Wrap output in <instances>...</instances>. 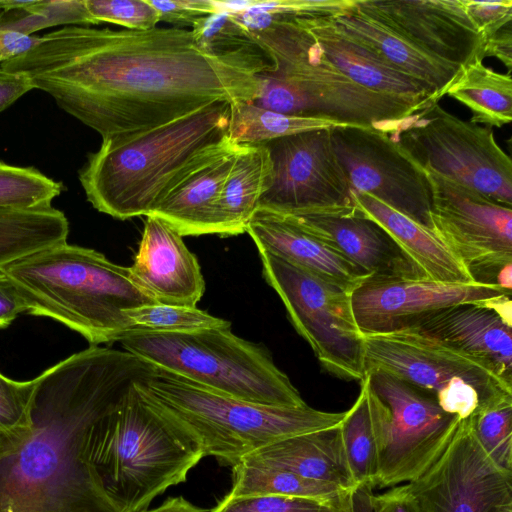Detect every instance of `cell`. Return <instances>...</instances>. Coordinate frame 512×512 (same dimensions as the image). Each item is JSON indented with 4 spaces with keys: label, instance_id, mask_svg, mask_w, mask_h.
Here are the masks:
<instances>
[{
    "label": "cell",
    "instance_id": "6da1fadb",
    "mask_svg": "<svg viewBox=\"0 0 512 512\" xmlns=\"http://www.w3.org/2000/svg\"><path fill=\"white\" fill-rule=\"evenodd\" d=\"M102 139L157 127L210 104L253 102L258 74L201 50L191 29L65 26L0 64Z\"/></svg>",
    "mask_w": 512,
    "mask_h": 512
},
{
    "label": "cell",
    "instance_id": "7a4b0ae2",
    "mask_svg": "<svg viewBox=\"0 0 512 512\" xmlns=\"http://www.w3.org/2000/svg\"><path fill=\"white\" fill-rule=\"evenodd\" d=\"M157 371L125 350L90 346L34 378L29 433L0 459V512H119L83 457L84 439Z\"/></svg>",
    "mask_w": 512,
    "mask_h": 512
},
{
    "label": "cell",
    "instance_id": "3957f363",
    "mask_svg": "<svg viewBox=\"0 0 512 512\" xmlns=\"http://www.w3.org/2000/svg\"><path fill=\"white\" fill-rule=\"evenodd\" d=\"M230 102L210 104L169 123L102 139L79 171L87 200L127 220L149 215L188 167L228 137Z\"/></svg>",
    "mask_w": 512,
    "mask_h": 512
},
{
    "label": "cell",
    "instance_id": "277c9868",
    "mask_svg": "<svg viewBox=\"0 0 512 512\" xmlns=\"http://www.w3.org/2000/svg\"><path fill=\"white\" fill-rule=\"evenodd\" d=\"M1 270L25 298L27 314L58 321L91 346L119 342L135 330L125 311L157 302L129 267L67 242L22 257Z\"/></svg>",
    "mask_w": 512,
    "mask_h": 512
},
{
    "label": "cell",
    "instance_id": "5b68a950",
    "mask_svg": "<svg viewBox=\"0 0 512 512\" xmlns=\"http://www.w3.org/2000/svg\"><path fill=\"white\" fill-rule=\"evenodd\" d=\"M251 35L274 65L259 75L263 86L253 101L259 107L370 127L390 136L426 110L350 80L325 59L301 19H275Z\"/></svg>",
    "mask_w": 512,
    "mask_h": 512
},
{
    "label": "cell",
    "instance_id": "8992f818",
    "mask_svg": "<svg viewBox=\"0 0 512 512\" xmlns=\"http://www.w3.org/2000/svg\"><path fill=\"white\" fill-rule=\"evenodd\" d=\"M83 457L119 512H143L155 497L185 482L205 456L197 439L145 401L134 384L89 428Z\"/></svg>",
    "mask_w": 512,
    "mask_h": 512
},
{
    "label": "cell",
    "instance_id": "52a82bcc",
    "mask_svg": "<svg viewBox=\"0 0 512 512\" xmlns=\"http://www.w3.org/2000/svg\"><path fill=\"white\" fill-rule=\"evenodd\" d=\"M135 387L145 401L193 435L204 456H212L231 467L281 439L337 427L346 414L308 405L252 403L159 369Z\"/></svg>",
    "mask_w": 512,
    "mask_h": 512
},
{
    "label": "cell",
    "instance_id": "ba28073f",
    "mask_svg": "<svg viewBox=\"0 0 512 512\" xmlns=\"http://www.w3.org/2000/svg\"><path fill=\"white\" fill-rule=\"evenodd\" d=\"M119 343L157 369L217 393L262 405H307L269 351L233 334L230 327L189 332L133 330Z\"/></svg>",
    "mask_w": 512,
    "mask_h": 512
},
{
    "label": "cell",
    "instance_id": "9c48e42d",
    "mask_svg": "<svg viewBox=\"0 0 512 512\" xmlns=\"http://www.w3.org/2000/svg\"><path fill=\"white\" fill-rule=\"evenodd\" d=\"M374 435V487L389 488L419 478L443 453L460 419L430 394L379 369L361 381Z\"/></svg>",
    "mask_w": 512,
    "mask_h": 512
},
{
    "label": "cell",
    "instance_id": "30bf717a",
    "mask_svg": "<svg viewBox=\"0 0 512 512\" xmlns=\"http://www.w3.org/2000/svg\"><path fill=\"white\" fill-rule=\"evenodd\" d=\"M363 337L365 372L379 369L404 380L460 420L512 399V384L484 362L439 340L412 330Z\"/></svg>",
    "mask_w": 512,
    "mask_h": 512
},
{
    "label": "cell",
    "instance_id": "8fae6325",
    "mask_svg": "<svg viewBox=\"0 0 512 512\" xmlns=\"http://www.w3.org/2000/svg\"><path fill=\"white\" fill-rule=\"evenodd\" d=\"M262 274L279 295L298 334L320 364L340 378L362 381L365 343L350 293L266 251H258Z\"/></svg>",
    "mask_w": 512,
    "mask_h": 512
},
{
    "label": "cell",
    "instance_id": "7c38bea8",
    "mask_svg": "<svg viewBox=\"0 0 512 512\" xmlns=\"http://www.w3.org/2000/svg\"><path fill=\"white\" fill-rule=\"evenodd\" d=\"M390 137L424 170L512 206V161L491 128L464 121L437 103Z\"/></svg>",
    "mask_w": 512,
    "mask_h": 512
},
{
    "label": "cell",
    "instance_id": "4fadbf2b",
    "mask_svg": "<svg viewBox=\"0 0 512 512\" xmlns=\"http://www.w3.org/2000/svg\"><path fill=\"white\" fill-rule=\"evenodd\" d=\"M431 192L430 229L475 282L511 291L512 206L425 170Z\"/></svg>",
    "mask_w": 512,
    "mask_h": 512
},
{
    "label": "cell",
    "instance_id": "5bb4252c",
    "mask_svg": "<svg viewBox=\"0 0 512 512\" xmlns=\"http://www.w3.org/2000/svg\"><path fill=\"white\" fill-rule=\"evenodd\" d=\"M330 129L262 143L272 161L273 181L257 210L311 216L339 215L355 208L352 188L332 148Z\"/></svg>",
    "mask_w": 512,
    "mask_h": 512
},
{
    "label": "cell",
    "instance_id": "9a60e30c",
    "mask_svg": "<svg viewBox=\"0 0 512 512\" xmlns=\"http://www.w3.org/2000/svg\"><path fill=\"white\" fill-rule=\"evenodd\" d=\"M330 139L352 190L367 193L430 229L426 172L389 134L341 125L330 129Z\"/></svg>",
    "mask_w": 512,
    "mask_h": 512
},
{
    "label": "cell",
    "instance_id": "2e32d148",
    "mask_svg": "<svg viewBox=\"0 0 512 512\" xmlns=\"http://www.w3.org/2000/svg\"><path fill=\"white\" fill-rule=\"evenodd\" d=\"M404 485L420 512H512V472L484 452L469 418L439 458Z\"/></svg>",
    "mask_w": 512,
    "mask_h": 512
},
{
    "label": "cell",
    "instance_id": "e0dca14e",
    "mask_svg": "<svg viewBox=\"0 0 512 512\" xmlns=\"http://www.w3.org/2000/svg\"><path fill=\"white\" fill-rule=\"evenodd\" d=\"M505 296H511V291L496 285L453 284L424 278H369L350 294L362 335L405 331L446 307Z\"/></svg>",
    "mask_w": 512,
    "mask_h": 512
},
{
    "label": "cell",
    "instance_id": "ac0fdd59",
    "mask_svg": "<svg viewBox=\"0 0 512 512\" xmlns=\"http://www.w3.org/2000/svg\"><path fill=\"white\" fill-rule=\"evenodd\" d=\"M438 59L459 67L482 56V41L464 0H357ZM484 59V58H483Z\"/></svg>",
    "mask_w": 512,
    "mask_h": 512
},
{
    "label": "cell",
    "instance_id": "d6986e66",
    "mask_svg": "<svg viewBox=\"0 0 512 512\" xmlns=\"http://www.w3.org/2000/svg\"><path fill=\"white\" fill-rule=\"evenodd\" d=\"M488 365L512 384L511 297L446 307L408 329Z\"/></svg>",
    "mask_w": 512,
    "mask_h": 512
},
{
    "label": "cell",
    "instance_id": "ffe728a7",
    "mask_svg": "<svg viewBox=\"0 0 512 512\" xmlns=\"http://www.w3.org/2000/svg\"><path fill=\"white\" fill-rule=\"evenodd\" d=\"M129 269L158 303L196 307L205 291L197 257L171 225L152 214L146 216Z\"/></svg>",
    "mask_w": 512,
    "mask_h": 512
},
{
    "label": "cell",
    "instance_id": "44dd1931",
    "mask_svg": "<svg viewBox=\"0 0 512 512\" xmlns=\"http://www.w3.org/2000/svg\"><path fill=\"white\" fill-rule=\"evenodd\" d=\"M240 144L227 137L188 167L150 213L182 237L220 233L218 202Z\"/></svg>",
    "mask_w": 512,
    "mask_h": 512
},
{
    "label": "cell",
    "instance_id": "7402d4cb",
    "mask_svg": "<svg viewBox=\"0 0 512 512\" xmlns=\"http://www.w3.org/2000/svg\"><path fill=\"white\" fill-rule=\"evenodd\" d=\"M294 217L371 279L424 278L386 230L356 206L339 215Z\"/></svg>",
    "mask_w": 512,
    "mask_h": 512
},
{
    "label": "cell",
    "instance_id": "603a6c76",
    "mask_svg": "<svg viewBox=\"0 0 512 512\" xmlns=\"http://www.w3.org/2000/svg\"><path fill=\"white\" fill-rule=\"evenodd\" d=\"M325 59L356 84L427 109L441 99L428 85L398 70L357 41L332 18L303 19Z\"/></svg>",
    "mask_w": 512,
    "mask_h": 512
},
{
    "label": "cell",
    "instance_id": "cb8c5ba5",
    "mask_svg": "<svg viewBox=\"0 0 512 512\" xmlns=\"http://www.w3.org/2000/svg\"><path fill=\"white\" fill-rule=\"evenodd\" d=\"M246 232L258 251L269 252L351 292L369 275L307 231L294 216L257 210Z\"/></svg>",
    "mask_w": 512,
    "mask_h": 512
},
{
    "label": "cell",
    "instance_id": "d4e9b609",
    "mask_svg": "<svg viewBox=\"0 0 512 512\" xmlns=\"http://www.w3.org/2000/svg\"><path fill=\"white\" fill-rule=\"evenodd\" d=\"M332 21L398 70L431 87L441 98L459 70L422 49L357 0H351Z\"/></svg>",
    "mask_w": 512,
    "mask_h": 512
},
{
    "label": "cell",
    "instance_id": "484cf974",
    "mask_svg": "<svg viewBox=\"0 0 512 512\" xmlns=\"http://www.w3.org/2000/svg\"><path fill=\"white\" fill-rule=\"evenodd\" d=\"M356 208L381 225L428 280L470 284L474 279L459 258L429 228L375 197L352 190Z\"/></svg>",
    "mask_w": 512,
    "mask_h": 512
},
{
    "label": "cell",
    "instance_id": "4316f807",
    "mask_svg": "<svg viewBox=\"0 0 512 512\" xmlns=\"http://www.w3.org/2000/svg\"><path fill=\"white\" fill-rule=\"evenodd\" d=\"M244 459L357 492L346 463L339 426L281 439Z\"/></svg>",
    "mask_w": 512,
    "mask_h": 512
},
{
    "label": "cell",
    "instance_id": "83f0119b",
    "mask_svg": "<svg viewBox=\"0 0 512 512\" xmlns=\"http://www.w3.org/2000/svg\"><path fill=\"white\" fill-rule=\"evenodd\" d=\"M272 181V161L266 146L240 144L218 202L221 237L246 232Z\"/></svg>",
    "mask_w": 512,
    "mask_h": 512
},
{
    "label": "cell",
    "instance_id": "f1b7e54d",
    "mask_svg": "<svg viewBox=\"0 0 512 512\" xmlns=\"http://www.w3.org/2000/svg\"><path fill=\"white\" fill-rule=\"evenodd\" d=\"M445 95L472 112V123L500 128L512 120L511 75L485 66L481 56L460 66Z\"/></svg>",
    "mask_w": 512,
    "mask_h": 512
},
{
    "label": "cell",
    "instance_id": "f546056e",
    "mask_svg": "<svg viewBox=\"0 0 512 512\" xmlns=\"http://www.w3.org/2000/svg\"><path fill=\"white\" fill-rule=\"evenodd\" d=\"M230 495L270 494L314 500L341 507L352 502L355 493L330 482L314 480L296 473L243 459L232 467Z\"/></svg>",
    "mask_w": 512,
    "mask_h": 512
},
{
    "label": "cell",
    "instance_id": "4dcf8cb0",
    "mask_svg": "<svg viewBox=\"0 0 512 512\" xmlns=\"http://www.w3.org/2000/svg\"><path fill=\"white\" fill-rule=\"evenodd\" d=\"M69 223L52 207L0 209V269L22 257L66 242Z\"/></svg>",
    "mask_w": 512,
    "mask_h": 512
},
{
    "label": "cell",
    "instance_id": "1f68e13d",
    "mask_svg": "<svg viewBox=\"0 0 512 512\" xmlns=\"http://www.w3.org/2000/svg\"><path fill=\"white\" fill-rule=\"evenodd\" d=\"M191 31L198 47L208 54L234 62L258 75L274 69L266 52L231 13L204 16L194 23Z\"/></svg>",
    "mask_w": 512,
    "mask_h": 512
},
{
    "label": "cell",
    "instance_id": "d6a6232c",
    "mask_svg": "<svg viewBox=\"0 0 512 512\" xmlns=\"http://www.w3.org/2000/svg\"><path fill=\"white\" fill-rule=\"evenodd\" d=\"M341 125L343 124L325 118L288 115L264 109L253 102L237 101L230 103L228 137L237 144L255 145L284 136Z\"/></svg>",
    "mask_w": 512,
    "mask_h": 512
},
{
    "label": "cell",
    "instance_id": "836d02e7",
    "mask_svg": "<svg viewBox=\"0 0 512 512\" xmlns=\"http://www.w3.org/2000/svg\"><path fill=\"white\" fill-rule=\"evenodd\" d=\"M97 25L85 0H0V30L23 35L58 26Z\"/></svg>",
    "mask_w": 512,
    "mask_h": 512
},
{
    "label": "cell",
    "instance_id": "e575fe53",
    "mask_svg": "<svg viewBox=\"0 0 512 512\" xmlns=\"http://www.w3.org/2000/svg\"><path fill=\"white\" fill-rule=\"evenodd\" d=\"M342 447L352 482L358 491L374 488L377 456L363 390L339 425Z\"/></svg>",
    "mask_w": 512,
    "mask_h": 512
},
{
    "label": "cell",
    "instance_id": "d590c367",
    "mask_svg": "<svg viewBox=\"0 0 512 512\" xmlns=\"http://www.w3.org/2000/svg\"><path fill=\"white\" fill-rule=\"evenodd\" d=\"M63 190L61 182L34 167L0 161V209H32L51 206Z\"/></svg>",
    "mask_w": 512,
    "mask_h": 512
},
{
    "label": "cell",
    "instance_id": "8d00e7d4",
    "mask_svg": "<svg viewBox=\"0 0 512 512\" xmlns=\"http://www.w3.org/2000/svg\"><path fill=\"white\" fill-rule=\"evenodd\" d=\"M135 330L151 332H189L228 328L230 322L197 307L151 303L125 311Z\"/></svg>",
    "mask_w": 512,
    "mask_h": 512
},
{
    "label": "cell",
    "instance_id": "74e56055",
    "mask_svg": "<svg viewBox=\"0 0 512 512\" xmlns=\"http://www.w3.org/2000/svg\"><path fill=\"white\" fill-rule=\"evenodd\" d=\"M469 420L488 457L501 469L512 472V399L483 407Z\"/></svg>",
    "mask_w": 512,
    "mask_h": 512
},
{
    "label": "cell",
    "instance_id": "f35d334b",
    "mask_svg": "<svg viewBox=\"0 0 512 512\" xmlns=\"http://www.w3.org/2000/svg\"><path fill=\"white\" fill-rule=\"evenodd\" d=\"M354 507V496L350 504L336 507L314 500L280 495H226L210 512H350Z\"/></svg>",
    "mask_w": 512,
    "mask_h": 512
},
{
    "label": "cell",
    "instance_id": "ab89813d",
    "mask_svg": "<svg viewBox=\"0 0 512 512\" xmlns=\"http://www.w3.org/2000/svg\"><path fill=\"white\" fill-rule=\"evenodd\" d=\"M92 19L130 30H149L160 22L159 12L148 0H85Z\"/></svg>",
    "mask_w": 512,
    "mask_h": 512
},
{
    "label": "cell",
    "instance_id": "60d3db41",
    "mask_svg": "<svg viewBox=\"0 0 512 512\" xmlns=\"http://www.w3.org/2000/svg\"><path fill=\"white\" fill-rule=\"evenodd\" d=\"M35 380L16 381L0 372V430L27 431Z\"/></svg>",
    "mask_w": 512,
    "mask_h": 512
},
{
    "label": "cell",
    "instance_id": "b9f144b4",
    "mask_svg": "<svg viewBox=\"0 0 512 512\" xmlns=\"http://www.w3.org/2000/svg\"><path fill=\"white\" fill-rule=\"evenodd\" d=\"M354 507L356 512H420L404 484L377 495L371 488H361L354 494Z\"/></svg>",
    "mask_w": 512,
    "mask_h": 512
},
{
    "label": "cell",
    "instance_id": "7bdbcfd3",
    "mask_svg": "<svg viewBox=\"0 0 512 512\" xmlns=\"http://www.w3.org/2000/svg\"><path fill=\"white\" fill-rule=\"evenodd\" d=\"M466 12L478 30L481 41L512 24V0H464Z\"/></svg>",
    "mask_w": 512,
    "mask_h": 512
},
{
    "label": "cell",
    "instance_id": "ee69618b",
    "mask_svg": "<svg viewBox=\"0 0 512 512\" xmlns=\"http://www.w3.org/2000/svg\"><path fill=\"white\" fill-rule=\"evenodd\" d=\"M159 12L160 22L171 23L173 27L185 28L207 15L218 13L214 0H148Z\"/></svg>",
    "mask_w": 512,
    "mask_h": 512
},
{
    "label": "cell",
    "instance_id": "f6af8a7d",
    "mask_svg": "<svg viewBox=\"0 0 512 512\" xmlns=\"http://www.w3.org/2000/svg\"><path fill=\"white\" fill-rule=\"evenodd\" d=\"M29 307L18 287L0 269V329L8 327Z\"/></svg>",
    "mask_w": 512,
    "mask_h": 512
},
{
    "label": "cell",
    "instance_id": "bcb514c9",
    "mask_svg": "<svg viewBox=\"0 0 512 512\" xmlns=\"http://www.w3.org/2000/svg\"><path fill=\"white\" fill-rule=\"evenodd\" d=\"M32 89L34 86L26 75L0 69V112Z\"/></svg>",
    "mask_w": 512,
    "mask_h": 512
},
{
    "label": "cell",
    "instance_id": "7dc6e473",
    "mask_svg": "<svg viewBox=\"0 0 512 512\" xmlns=\"http://www.w3.org/2000/svg\"><path fill=\"white\" fill-rule=\"evenodd\" d=\"M482 56L496 57L507 68L508 73L512 65V24H509L487 37L482 42Z\"/></svg>",
    "mask_w": 512,
    "mask_h": 512
},
{
    "label": "cell",
    "instance_id": "c3c4849f",
    "mask_svg": "<svg viewBox=\"0 0 512 512\" xmlns=\"http://www.w3.org/2000/svg\"><path fill=\"white\" fill-rule=\"evenodd\" d=\"M39 41V36L0 30V64L26 52Z\"/></svg>",
    "mask_w": 512,
    "mask_h": 512
},
{
    "label": "cell",
    "instance_id": "681fc988",
    "mask_svg": "<svg viewBox=\"0 0 512 512\" xmlns=\"http://www.w3.org/2000/svg\"><path fill=\"white\" fill-rule=\"evenodd\" d=\"M30 430V429H29ZM27 431H3L0 430V459L18 449L26 436Z\"/></svg>",
    "mask_w": 512,
    "mask_h": 512
},
{
    "label": "cell",
    "instance_id": "f907efd6",
    "mask_svg": "<svg viewBox=\"0 0 512 512\" xmlns=\"http://www.w3.org/2000/svg\"><path fill=\"white\" fill-rule=\"evenodd\" d=\"M143 512H210L188 502L183 497L168 498L160 506Z\"/></svg>",
    "mask_w": 512,
    "mask_h": 512
},
{
    "label": "cell",
    "instance_id": "816d5d0a",
    "mask_svg": "<svg viewBox=\"0 0 512 512\" xmlns=\"http://www.w3.org/2000/svg\"><path fill=\"white\" fill-rule=\"evenodd\" d=\"M350 512H356V511H355V507H353V509H352Z\"/></svg>",
    "mask_w": 512,
    "mask_h": 512
}]
</instances>
